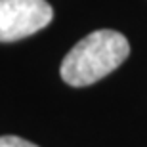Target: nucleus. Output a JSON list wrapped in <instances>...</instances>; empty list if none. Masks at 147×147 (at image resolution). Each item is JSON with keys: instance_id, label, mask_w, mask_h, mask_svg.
<instances>
[{"instance_id": "1", "label": "nucleus", "mask_w": 147, "mask_h": 147, "mask_svg": "<svg viewBox=\"0 0 147 147\" xmlns=\"http://www.w3.org/2000/svg\"><path fill=\"white\" fill-rule=\"evenodd\" d=\"M130 54L124 34L113 29H99L76 42L61 61V78L75 88L90 86L122 65Z\"/></svg>"}, {"instance_id": "2", "label": "nucleus", "mask_w": 147, "mask_h": 147, "mask_svg": "<svg viewBox=\"0 0 147 147\" xmlns=\"http://www.w3.org/2000/svg\"><path fill=\"white\" fill-rule=\"evenodd\" d=\"M54 10L46 0H0V42L34 34L52 21Z\"/></svg>"}, {"instance_id": "3", "label": "nucleus", "mask_w": 147, "mask_h": 147, "mask_svg": "<svg viewBox=\"0 0 147 147\" xmlns=\"http://www.w3.org/2000/svg\"><path fill=\"white\" fill-rule=\"evenodd\" d=\"M0 147H38V145L17 136H2L0 138Z\"/></svg>"}]
</instances>
